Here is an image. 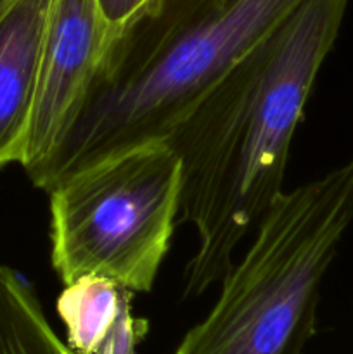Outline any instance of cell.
<instances>
[{
    "instance_id": "6da1fadb",
    "label": "cell",
    "mask_w": 353,
    "mask_h": 354,
    "mask_svg": "<svg viewBox=\"0 0 353 354\" xmlns=\"http://www.w3.org/2000/svg\"><path fill=\"white\" fill-rule=\"evenodd\" d=\"M346 7L348 0H305L166 138L182 161L179 218L197 235L183 297L224 279L235 249L284 192L294 133Z\"/></svg>"
},
{
    "instance_id": "7a4b0ae2",
    "label": "cell",
    "mask_w": 353,
    "mask_h": 354,
    "mask_svg": "<svg viewBox=\"0 0 353 354\" xmlns=\"http://www.w3.org/2000/svg\"><path fill=\"white\" fill-rule=\"evenodd\" d=\"M305 0H161L107 44L82 113L33 185L166 140Z\"/></svg>"
},
{
    "instance_id": "3957f363",
    "label": "cell",
    "mask_w": 353,
    "mask_h": 354,
    "mask_svg": "<svg viewBox=\"0 0 353 354\" xmlns=\"http://www.w3.org/2000/svg\"><path fill=\"white\" fill-rule=\"evenodd\" d=\"M353 220V158L286 192L220 280L217 303L173 354H303L320 286Z\"/></svg>"
},
{
    "instance_id": "277c9868",
    "label": "cell",
    "mask_w": 353,
    "mask_h": 354,
    "mask_svg": "<svg viewBox=\"0 0 353 354\" xmlns=\"http://www.w3.org/2000/svg\"><path fill=\"white\" fill-rule=\"evenodd\" d=\"M51 261L62 286L104 277L151 292L180 214L182 161L166 140L99 159L52 183Z\"/></svg>"
},
{
    "instance_id": "5b68a950",
    "label": "cell",
    "mask_w": 353,
    "mask_h": 354,
    "mask_svg": "<svg viewBox=\"0 0 353 354\" xmlns=\"http://www.w3.org/2000/svg\"><path fill=\"white\" fill-rule=\"evenodd\" d=\"M109 44L99 0H52L23 168L31 182L51 162L82 113Z\"/></svg>"
},
{
    "instance_id": "8992f818",
    "label": "cell",
    "mask_w": 353,
    "mask_h": 354,
    "mask_svg": "<svg viewBox=\"0 0 353 354\" xmlns=\"http://www.w3.org/2000/svg\"><path fill=\"white\" fill-rule=\"evenodd\" d=\"M52 0H0V169L23 165Z\"/></svg>"
},
{
    "instance_id": "52a82bcc",
    "label": "cell",
    "mask_w": 353,
    "mask_h": 354,
    "mask_svg": "<svg viewBox=\"0 0 353 354\" xmlns=\"http://www.w3.org/2000/svg\"><path fill=\"white\" fill-rule=\"evenodd\" d=\"M134 290L104 277H83L64 286L57 313L66 327V344L76 354H96L132 311Z\"/></svg>"
},
{
    "instance_id": "ba28073f",
    "label": "cell",
    "mask_w": 353,
    "mask_h": 354,
    "mask_svg": "<svg viewBox=\"0 0 353 354\" xmlns=\"http://www.w3.org/2000/svg\"><path fill=\"white\" fill-rule=\"evenodd\" d=\"M0 354H76L55 334L31 287L0 265Z\"/></svg>"
},
{
    "instance_id": "9c48e42d",
    "label": "cell",
    "mask_w": 353,
    "mask_h": 354,
    "mask_svg": "<svg viewBox=\"0 0 353 354\" xmlns=\"http://www.w3.org/2000/svg\"><path fill=\"white\" fill-rule=\"evenodd\" d=\"M149 332V322L137 318L134 313H127L113 334L104 341L96 354H135L137 346L144 341Z\"/></svg>"
},
{
    "instance_id": "30bf717a",
    "label": "cell",
    "mask_w": 353,
    "mask_h": 354,
    "mask_svg": "<svg viewBox=\"0 0 353 354\" xmlns=\"http://www.w3.org/2000/svg\"><path fill=\"white\" fill-rule=\"evenodd\" d=\"M141 0H99L102 19L109 31V41L134 21Z\"/></svg>"
},
{
    "instance_id": "8fae6325",
    "label": "cell",
    "mask_w": 353,
    "mask_h": 354,
    "mask_svg": "<svg viewBox=\"0 0 353 354\" xmlns=\"http://www.w3.org/2000/svg\"><path fill=\"white\" fill-rule=\"evenodd\" d=\"M159 2H161V0H141V3H138V9H137V14H135L134 21L138 19V17L145 16V14L151 12V10L154 9V7L158 6ZM134 21H132V23H134Z\"/></svg>"
}]
</instances>
